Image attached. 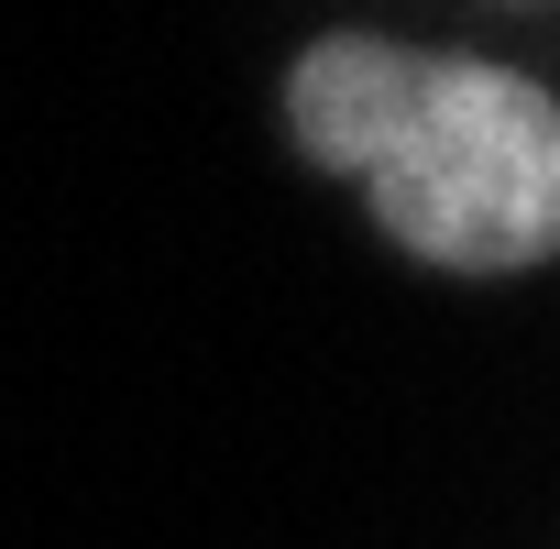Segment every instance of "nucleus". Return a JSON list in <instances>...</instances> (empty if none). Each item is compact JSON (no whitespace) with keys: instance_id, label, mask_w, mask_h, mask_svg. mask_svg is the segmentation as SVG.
I'll list each match as a JSON object with an SVG mask.
<instances>
[{"instance_id":"1","label":"nucleus","mask_w":560,"mask_h":549,"mask_svg":"<svg viewBox=\"0 0 560 549\" xmlns=\"http://www.w3.org/2000/svg\"><path fill=\"white\" fill-rule=\"evenodd\" d=\"M287 132L440 274H527L560 253V100L527 67L319 34L287 67Z\"/></svg>"},{"instance_id":"2","label":"nucleus","mask_w":560,"mask_h":549,"mask_svg":"<svg viewBox=\"0 0 560 549\" xmlns=\"http://www.w3.org/2000/svg\"><path fill=\"white\" fill-rule=\"evenodd\" d=\"M527 12H538V0H527Z\"/></svg>"}]
</instances>
